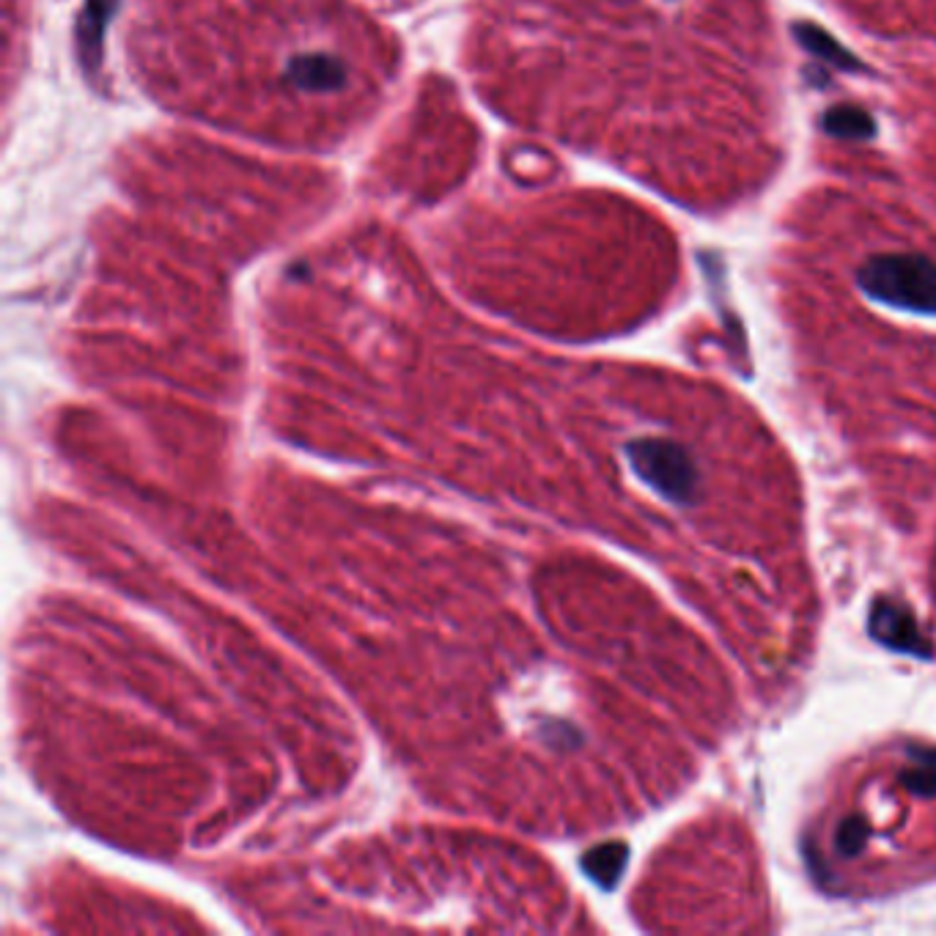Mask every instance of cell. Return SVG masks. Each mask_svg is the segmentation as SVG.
I'll return each instance as SVG.
<instances>
[{
    "label": "cell",
    "mask_w": 936,
    "mask_h": 936,
    "mask_svg": "<svg viewBox=\"0 0 936 936\" xmlns=\"http://www.w3.org/2000/svg\"><path fill=\"white\" fill-rule=\"evenodd\" d=\"M822 126L832 138H848V141H868L876 135L874 115L857 105H832L824 113Z\"/></svg>",
    "instance_id": "cell-6"
},
{
    "label": "cell",
    "mask_w": 936,
    "mask_h": 936,
    "mask_svg": "<svg viewBox=\"0 0 936 936\" xmlns=\"http://www.w3.org/2000/svg\"><path fill=\"white\" fill-rule=\"evenodd\" d=\"M632 470L649 484L654 492L675 506H690L698 495V467L684 445L662 437H643L627 445Z\"/></svg>",
    "instance_id": "cell-2"
},
{
    "label": "cell",
    "mask_w": 936,
    "mask_h": 936,
    "mask_svg": "<svg viewBox=\"0 0 936 936\" xmlns=\"http://www.w3.org/2000/svg\"><path fill=\"white\" fill-rule=\"evenodd\" d=\"M794 37L807 53L824 61L826 67L843 69V72H863L865 69V63L852 50L843 48L830 31L818 28L816 22H794Z\"/></svg>",
    "instance_id": "cell-4"
},
{
    "label": "cell",
    "mask_w": 936,
    "mask_h": 936,
    "mask_svg": "<svg viewBox=\"0 0 936 936\" xmlns=\"http://www.w3.org/2000/svg\"><path fill=\"white\" fill-rule=\"evenodd\" d=\"M909 761L912 764L898 774L901 783L917 796H936V747L915 744L909 747Z\"/></svg>",
    "instance_id": "cell-7"
},
{
    "label": "cell",
    "mask_w": 936,
    "mask_h": 936,
    "mask_svg": "<svg viewBox=\"0 0 936 936\" xmlns=\"http://www.w3.org/2000/svg\"><path fill=\"white\" fill-rule=\"evenodd\" d=\"M865 841H868V824H865V818L852 816L837 826L835 848L843 857H857V854L863 852Z\"/></svg>",
    "instance_id": "cell-8"
},
{
    "label": "cell",
    "mask_w": 936,
    "mask_h": 936,
    "mask_svg": "<svg viewBox=\"0 0 936 936\" xmlns=\"http://www.w3.org/2000/svg\"><path fill=\"white\" fill-rule=\"evenodd\" d=\"M859 288L876 303L936 316V262L920 253H879L857 273Z\"/></svg>",
    "instance_id": "cell-1"
},
{
    "label": "cell",
    "mask_w": 936,
    "mask_h": 936,
    "mask_svg": "<svg viewBox=\"0 0 936 936\" xmlns=\"http://www.w3.org/2000/svg\"><path fill=\"white\" fill-rule=\"evenodd\" d=\"M868 632L884 649L898 651V654L920 657V660H932V643H928V638L923 634L915 612L904 602L876 599L868 615Z\"/></svg>",
    "instance_id": "cell-3"
},
{
    "label": "cell",
    "mask_w": 936,
    "mask_h": 936,
    "mask_svg": "<svg viewBox=\"0 0 936 936\" xmlns=\"http://www.w3.org/2000/svg\"><path fill=\"white\" fill-rule=\"evenodd\" d=\"M629 863V846L627 843H602L593 846L591 852L582 857V871L591 876L602 889H612L621 882L623 868Z\"/></svg>",
    "instance_id": "cell-5"
}]
</instances>
